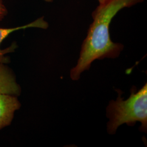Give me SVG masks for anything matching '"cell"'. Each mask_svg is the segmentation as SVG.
Wrapping results in <instances>:
<instances>
[{"label":"cell","mask_w":147,"mask_h":147,"mask_svg":"<svg viewBox=\"0 0 147 147\" xmlns=\"http://www.w3.org/2000/svg\"><path fill=\"white\" fill-rule=\"evenodd\" d=\"M48 27H49V25L47 22L44 20L43 17H42V18H38L36 20L32 22L31 23H30L24 26L16 27L14 28H0V45L11 33L16 31L21 30V29L22 30L26 29L27 28H31V27H37V28H40L43 29H47ZM16 47H17V45L14 43V44H13L11 47L5 49V50H1L0 49V63L5 64V63H9V58L5 57V55L8 53L14 52Z\"/></svg>","instance_id":"obj_4"},{"label":"cell","mask_w":147,"mask_h":147,"mask_svg":"<svg viewBox=\"0 0 147 147\" xmlns=\"http://www.w3.org/2000/svg\"><path fill=\"white\" fill-rule=\"evenodd\" d=\"M144 0H106L99 4L92 13L93 21L90 25L87 36L82 45L77 65L70 71L73 80H78L80 75L89 70L91 63L96 59L116 58L124 46L111 39L110 25L119 11L130 7Z\"/></svg>","instance_id":"obj_1"},{"label":"cell","mask_w":147,"mask_h":147,"mask_svg":"<svg viewBox=\"0 0 147 147\" xmlns=\"http://www.w3.org/2000/svg\"><path fill=\"white\" fill-rule=\"evenodd\" d=\"M118 96L116 101L112 100L107 107L106 114L109 118L107 123V131L114 134L119 126L126 123L134 126L136 121L142 123L140 130L147 131V84L136 92V88L131 89V95L127 100L121 98L122 92L117 89Z\"/></svg>","instance_id":"obj_2"},{"label":"cell","mask_w":147,"mask_h":147,"mask_svg":"<svg viewBox=\"0 0 147 147\" xmlns=\"http://www.w3.org/2000/svg\"><path fill=\"white\" fill-rule=\"evenodd\" d=\"M7 9L3 2V0H0V21L2 20L7 14Z\"/></svg>","instance_id":"obj_6"},{"label":"cell","mask_w":147,"mask_h":147,"mask_svg":"<svg viewBox=\"0 0 147 147\" xmlns=\"http://www.w3.org/2000/svg\"><path fill=\"white\" fill-rule=\"evenodd\" d=\"M21 104L14 95L0 94V130L9 125Z\"/></svg>","instance_id":"obj_3"},{"label":"cell","mask_w":147,"mask_h":147,"mask_svg":"<svg viewBox=\"0 0 147 147\" xmlns=\"http://www.w3.org/2000/svg\"><path fill=\"white\" fill-rule=\"evenodd\" d=\"M106 0H98L99 2V4H101V3H103L104 2H105Z\"/></svg>","instance_id":"obj_7"},{"label":"cell","mask_w":147,"mask_h":147,"mask_svg":"<svg viewBox=\"0 0 147 147\" xmlns=\"http://www.w3.org/2000/svg\"><path fill=\"white\" fill-rule=\"evenodd\" d=\"M21 89L16 82V77L8 67L0 63V94H20Z\"/></svg>","instance_id":"obj_5"},{"label":"cell","mask_w":147,"mask_h":147,"mask_svg":"<svg viewBox=\"0 0 147 147\" xmlns=\"http://www.w3.org/2000/svg\"><path fill=\"white\" fill-rule=\"evenodd\" d=\"M44 1H46V2H51L53 1L54 0H44Z\"/></svg>","instance_id":"obj_8"}]
</instances>
